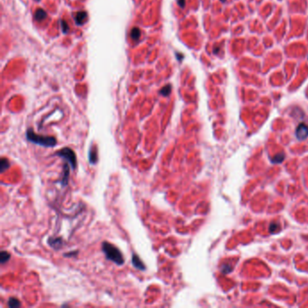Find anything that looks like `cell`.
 Masks as SVG:
<instances>
[{"label":"cell","mask_w":308,"mask_h":308,"mask_svg":"<svg viewBox=\"0 0 308 308\" xmlns=\"http://www.w3.org/2000/svg\"><path fill=\"white\" fill-rule=\"evenodd\" d=\"M295 136L298 140H304L308 136V126L305 123H300L296 127Z\"/></svg>","instance_id":"obj_4"},{"label":"cell","mask_w":308,"mask_h":308,"mask_svg":"<svg viewBox=\"0 0 308 308\" xmlns=\"http://www.w3.org/2000/svg\"><path fill=\"white\" fill-rule=\"evenodd\" d=\"M77 254H78V250H75V251H71L69 253L63 254V256H64V257H72V256H76Z\"/></svg>","instance_id":"obj_20"},{"label":"cell","mask_w":308,"mask_h":308,"mask_svg":"<svg viewBox=\"0 0 308 308\" xmlns=\"http://www.w3.org/2000/svg\"><path fill=\"white\" fill-rule=\"evenodd\" d=\"M9 167H10V163L7 159L5 157L1 158V160H0V171L4 173L5 171H7Z\"/></svg>","instance_id":"obj_11"},{"label":"cell","mask_w":308,"mask_h":308,"mask_svg":"<svg viewBox=\"0 0 308 308\" xmlns=\"http://www.w3.org/2000/svg\"><path fill=\"white\" fill-rule=\"evenodd\" d=\"M221 1H222V2H224V1H225V0H221Z\"/></svg>","instance_id":"obj_22"},{"label":"cell","mask_w":308,"mask_h":308,"mask_svg":"<svg viewBox=\"0 0 308 308\" xmlns=\"http://www.w3.org/2000/svg\"><path fill=\"white\" fill-rule=\"evenodd\" d=\"M25 136H26V139H27L29 142L33 143V144H35V145L41 146L54 147L57 144V140L54 136L38 135V134H36L32 128H28L26 130Z\"/></svg>","instance_id":"obj_1"},{"label":"cell","mask_w":308,"mask_h":308,"mask_svg":"<svg viewBox=\"0 0 308 308\" xmlns=\"http://www.w3.org/2000/svg\"><path fill=\"white\" fill-rule=\"evenodd\" d=\"M87 19V13L84 11L78 12L75 15V21L78 25H81L84 23V21Z\"/></svg>","instance_id":"obj_9"},{"label":"cell","mask_w":308,"mask_h":308,"mask_svg":"<svg viewBox=\"0 0 308 308\" xmlns=\"http://www.w3.org/2000/svg\"><path fill=\"white\" fill-rule=\"evenodd\" d=\"M231 270H232V268L230 266V265H224V266H222V268H221V272L223 274L230 273Z\"/></svg>","instance_id":"obj_17"},{"label":"cell","mask_w":308,"mask_h":308,"mask_svg":"<svg viewBox=\"0 0 308 308\" xmlns=\"http://www.w3.org/2000/svg\"><path fill=\"white\" fill-rule=\"evenodd\" d=\"M89 161L91 164H96L98 161V151L96 148L91 147L89 150Z\"/></svg>","instance_id":"obj_8"},{"label":"cell","mask_w":308,"mask_h":308,"mask_svg":"<svg viewBox=\"0 0 308 308\" xmlns=\"http://www.w3.org/2000/svg\"><path fill=\"white\" fill-rule=\"evenodd\" d=\"M55 155L62 159H64L65 162L70 164L72 170H75L77 167V157L76 154L70 147H63L61 150L56 152Z\"/></svg>","instance_id":"obj_3"},{"label":"cell","mask_w":308,"mask_h":308,"mask_svg":"<svg viewBox=\"0 0 308 308\" xmlns=\"http://www.w3.org/2000/svg\"><path fill=\"white\" fill-rule=\"evenodd\" d=\"M62 30L64 33H67L68 30H69V25L66 22H64V21H62Z\"/></svg>","instance_id":"obj_19"},{"label":"cell","mask_w":308,"mask_h":308,"mask_svg":"<svg viewBox=\"0 0 308 308\" xmlns=\"http://www.w3.org/2000/svg\"><path fill=\"white\" fill-rule=\"evenodd\" d=\"M132 264H133V266L136 269L140 270V271H145V270L146 269L144 262L141 260V258H139L138 255H136V253L132 254Z\"/></svg>","instance_id":"obj_5"},{"label":"cell","mask_w":308,"mask_h":308,"mask_svg":"<svg viewBox=\"0 0 308 308\" xmlns=\"http://www.w3.org/2000/svg\"><path fill=\"white\" fill-rule=\"evenodd\" d=\"M36 1H39V0H36Z\"/></svg>","instance_id":"obj_23"},{"label":"cell","mask_w":308,"mask_h":308,"mask_svg":"<svg viewBox=\"0 0 308 308\" xmlns=\"http://www.w3.org/2000/svg\"><path fill=\"white\" fill-rule=\"evenodd\" d=\"M130 35H131V38L133 39V40H138V39L140 38V36H141V31H140V29L136 28V27H134L133 29L131 30Z\"/></svg>","instance_id":"obj_14"},{"label":"cell","mask_w":308,"mask_h":308,"mask_svg":"<svg viewBox=\"0 0 308 308\" xmlns=\"http://www.w3.org/2000/svg\"><path fill=\"white\" fill-rule=\"evenodd\" d=\"M8 306L11 308H17V307H20L21 306V303L17 298H15V297H10L8 299Z\"/></svg>","instance_id":"obj_12"},{"label":"cell","mask_w":308,"mask_h":308,"mask_svg":"<svg viewBox=\"0 0 308 308\" xmlns=\"http://www.w3.org/2000/svg\"><path fill=\"white\" fill-rule=\"evenodd\" d=\"M278 230V223H271L269 226V231L270 232H275L276 231Z\"/></svg>","instance_id":"obj_18"},{"label":"cell","mask_w":308,"mask_h":308,"mask_svg":"<svg viewBox=\"0 0 308 308\" xmlns=\"http://www.w3.org/2000/svg\"><path fill=\"white\" fill-rule=\"evenodd\" d=\"M46 15H47V14H46V12L44 11V10L37 9L35 14H34V18L38 21V22H41V21H42L44 19L46 18Z\"/></svg>","instance_id":"obj_10"},{"label":"cell","mask_w":308,"mask_h":308,"mask_svg":"<svg viewBox=\"0 0 308 308\" xmlns=\"http://www.w3.org/2000/svg\"><path fill=\"white\" fill-rule=\"evenodd\" d=\"M48 244L52 248L60 249L64 245V242H63V240L60 237H51L48 238Z\"/></svg>","instance_id":"obj_6"},{"label":"cell","mask_w":308,"mask_h":308,"mask_svg":"<svg viewBox=\"0 0 308 308\" xmlns=\"http://www.w3.org/2000/svg\"><path fill=\"white\" fill-rule=\"evenodd\" d=\"M171 85L168 84L166 86H164L161 91H160V94L163 95V96H168V95L171 93Z\"/></svg>","instance_id":"obj_16"},{"label":"cell","mask_w":308,"mask_h":308,"mask_svg":"<svg viewBox=\"0 0 308 308\" xmlns=\"http://www.w3.org/2000/svg\"><path fill=\"white\" fill-rule=\"evenodd\" d=\"M178 4L181 7H183L185 5V2H184V0H178Z\"/></svg>","instance_id":"obj_21"},{"label":"cell","mask_w":308,"mask_h":308,"mask_svg":"<svg viewBox=\"0 0 308 308\" xmlns=\"http://www.w3.org/2000/svg\"><path fill=\"white\" fill-rule=\"evenodd\" d=\"M101 248L107 259L116 263L119 266H121V265H123L125 263L123 254L113 244H111L110 242L108 241H104L101 245Z\"/></svg>","instance_id":"obj_2"},{"label":"cell","mask_w":308,"mask_h":308,"mask_svg":"<svg viewBox=\"0 0 308 308\" xmlns=\"http://www.w3.org/2000/svg\"><path fill=\"white\" fill-rule=\"evenodd\" d=\"M285 159V155L284 153H280V154H278V155H276L272 159L271 161L274 163V164H279V163H282L284 161Z\"/></svg>","instance_id":"obj_15"},{"label":"cell","mask_w":308,"mask_h":308,"mask_svg":"<svg viewBox=\"0 0 308 308\" xmlns=\"http://www.w3.org/2000/svg\"><path fill=\"white\" fill-rule=\"evenodd\" d=\"M69 166H70V164L65 162V163H64V166H63V175H62V178L61 182H60L62 187L66 186V185L68 184L69 177H70V171H69Z\"/></svg>","instance_id":"obj_7"},{"label":"cell","mask_w":308,"mask_h":308,"mask_svg":"<svg viewBox=\"0 0 308 308\" xmlns=\"http://www.w3.org/2000/svg\"><path fill=\"white\" fill-rule=\"evenodd\" d=\"M10 257H11V255H10V253H8L7 251H5V250L1 251V253H0V262H1L2 265H4L10 259Z\"/></svg>","instance_id":"obj_13"}]
</instances>
